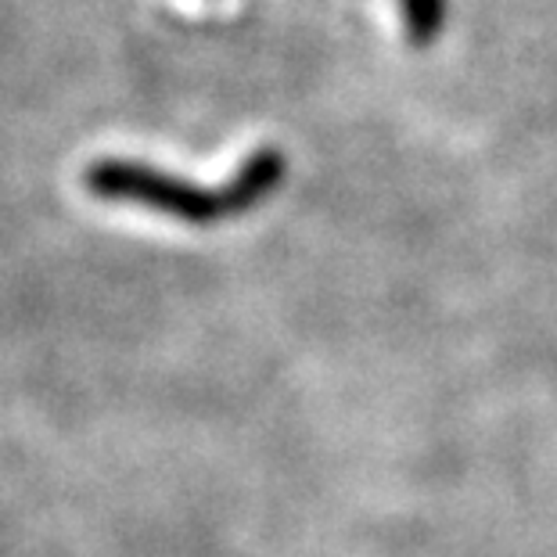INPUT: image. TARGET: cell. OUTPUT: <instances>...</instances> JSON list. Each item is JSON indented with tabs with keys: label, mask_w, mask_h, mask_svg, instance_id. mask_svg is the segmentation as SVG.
<instances>
[{
	"label": "cell",
	"mask_w": 557,
	"mask_h": 557,
	"mask_svg": "<svg viewBox=\"0 0 557 557\" xmlns=\"http://www.w3.org/2000/svg\"><path fill=\"white\" fill-rule=\"evenodd\" d=\"M403 26L413 47H429L446 22V0H399Z\"/></svg>",
	"instance_id": "2"
},
{
	"label": "cell",
	"mask_w": 557,
	"mask_h": 557,
	"mask_svg": "<svg viewBox=\"0 0 557 557\" xmlns=\"http://www.w3.org/2000/svg\"><path fill=\"white\" fill-rule=\"evenodd\" d=\"M281 176L284 156H277L274 148H263L242 162V170L234 173L227 187H201L140 159H94L83 170V184L98 201L145 206L181 223L209 227V223L238 216V212L252 209L256 201H263Z\"/></svg>",
	"instance_id": "1"
}]
</instances>
